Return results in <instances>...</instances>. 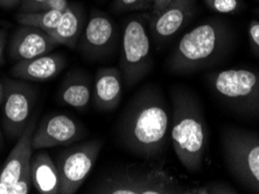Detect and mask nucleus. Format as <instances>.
I'll return each mask as SVG.
<instances>
[{
  "label": "nucleus",
  "mask_w": 259,
  "mask_h": 194,
  "mask_svg": "<svg viewBox=\"0 0 259 194\" xmlns=\"http://www.w3.org/2000/svg\"><path fill=\"white\" fill-rule=\"evenodd\" d=\"M4 129H3V124H0V149H2L4 146V134H3Z\"/></svg>",
  "instance_id": "32"
},
{
  "label": "nucleus",
  "mask_w": 259,
  "mask_h": 194,
  "mask_svg": "<svg viewBox=\"0 0 259 194\" xmlns=\"http://www.w3.org/2000/svg\"><path fill=\"white\" fill-rule=\"evenodd\" d=\"M154 0H113L112 11L116 13L152 11Z\"/></svg>",
  "instance_id": "21"
},
{
  "label": "nucleus",
  "mask_w": 259,
  "mask_h": 194,
  "mask_svg": "<svg viewBox=\"0 0 259 194\" xmlns=\"http://www.w3.org/2000/svg\"><path fill=\"white\" fill-rule=\"evenodd\" d=\"M5 98L3 102V129L11 140H18L27 127L34 104L36 89L29 82L20 79H4Z\"/></svg>",
  "instance_id": "9"
},
{
  "label": "nucleus",
  "mask_w": 259,
  "mask_h": 194,
  "mask_svg": "<svg viewBox=\"0 0 259 194\" xmlns=\"http://www.w3.org/2000/svg\"><path fill=\"white\" fill-rule=\"evenodd\" d=\"M66 66V57L49 52L30 59L15 62L11 69V75L24 82L42 83L58 77Z\"/></svg>",
  "instance_id": "15"
},
{
  "label": "nucleus",
  "mask_w": 259,
  "mask_h": 194,
  "mask_svg": "<svg viewBox=\"0 0 259 194\" xmlns=\"http://www.w3.org/2000/svg\"><path fill=\"white\" fill-rule=\"evenodd\" d=\"M7 47V32L0 29V64L4 62L5 58V51Z\"/></svg>",
  "instance_id": "28"
},
{
  "label": "nucleus",
  "mask_w": 259,
  "mask_h": 194,
  "mask_svg": "<svg viewBox=\"0 0 259 194\" xmlns=\"http://www.w3.org/2000/svg\"><path fill=\"white\" fill-rule=\"evenodd\" d=\"M0 169H2V166H0Z\"/></svg>",
  "instance_id": "34"
},
{
  "label": "nucleus",
  "mask_w": 259,
  "mask_h": 194,
  "mask_svg": "<svg viewBox=\"0 0 259 194\" xmlns=\"http://www.w3.org/2000/svg\"><path fill=\"white\" fill-rule=\"evenodd\" d=\"M247 37L250 48L256 56L259 57V21L251 20L247 26Z\"/></svg>",
  "instance_id": "25"
},
{
  "label": "nucleus",
  "mask_w": 259,
  "mask_h": 194,
  "mask_svg": "<svg viewBox=\"0 0 259 194\" xmlns=\"http://www.w3.org/2000/svg\"><path fill=\"white\" fill-rule=\"evenodd\" d=\"M170 99L169 138L174 153L186 170L199 172L208 150V127L203 107L199 98L185 87H174Z\"/></svg>",
  "instance_id": "2"
},
{
  "label": "nucleus",
  "mask_w": 259,
  "mask_h": 194,
  "mask_svg": "<svg viewBox=\"0 0 259 194\" xmlns=\"http://www.w3.org/2000/svg\"><path fill=\"white\" fill-rule=\"evenodd\" d=\"M172 111L162 91L155 85L140 89L121 113L117 124L118 142L144 159H157L169 139Z\"/></svg>",
  "instance_id": "1"
},
{
  "label": "nucleus",
  "mask_w": 259,
  "mask_h": 194,
  "mask_svg": "<svg viewBox=\"0 0 259 194\" xmlns=\"http://www.w3.org/2000/svg\"><path fill=\"white\" fill-rule=\"evenodd\" d=\"M196 0H173L157 14H151L150 32L152 43L161 49L180 33L194 17Z\"/></svg>",
  "instance_id": "12"
},
{
  "label": "nucleus",
  "mask_w": 259,
  "mask_h": 194,
  "mask_svg": "<svg viewBox=\"0 0 259 194\" xmlns=\"http://www.w3.org/2000/svg\"><path fill=\"white\" fill-rule=\"evenodd\" d=\"M59 45V42L45 30L32 26H21L15 29L11 37L9 54L11 59L19 62L49 54Z\"/></svg>",
  "instance_id": "13"
},
{
  "label": "nucleus",
  "mask_w": 259,
  "mask_h": 194,
  "mask_svg": "<svg viewBox=\"0 0 259 194\" xmlns=\"http://www.w3.org/2000/svg\"><path fill=\"white\" fill-rule=\"evenodd\" d=\"M46 0H22L20 5V12H36L41 4Z\"/></svg>",
  "instance_id": "27"
},
{
  "label": "nucleus",
  "mask_w": 259,
  "mask_h": 194,
  "mask_svg": "<svg viewBox=\"0 0 259 194\" xmlns=\"http://www.w3.org/2000/svg\"><path fill=\"white\" fill-rule=\"evenodd\" d=\"M232 45V32L226 22L208 20L188 30L167 59L170 72L190 75L222 59Z\"/></svg>",
  "instance_id": "3"
},
{
  "label": "nucleus",
  "mask_w": 259,
  "mask_h": 194,
  "mask_svg": "<svg viewBox=\"0 0 259 194\" xmlns=\"http://www.w3.org/2000/svg\"><path fill=\"white\" fill-rule=\"evenodd\" d=\"M124 92V81L117 68H101L93 84V102L97 111L111 112L119 106Z\"/></svg>",
  "instance_id": "16"
},
{
  "label": "nucleus",
  "mask_w": 259,
  "mask_h": 194,
  "mask_svg": "<svg viewBox=\"0 0 259 194\" xmlns=\"http://www.w3.org/2000/svg\"><path fill=\"white\" fill-rule=\"evenodd\" d=\"M173 0H154L153 2V9L151 11V14H157L160 11L165 9L168 4L172 3Z\"/></svg>",
  "instance_id": "30"
},
{
  "label": "nucleus",
  "mask_w": 259,
  "mask_h": 194,
  "mask_svg": "<svg viewBox=\"0 0 259 194\" xmlns=\"http://www.w3.org/2000/svg\"><path fill=\"white\" fill-rule=\"evenodd\" d=\"M116 24L108 14L94 11L79 39L77 48L87 58L96 60L109 56L117 44Z\"/></svg>",
  "instance_id": "11"
},
{
  "label": "nucleus",
  "mask_w": 259,
  "mask_h": 194,
  "mask_svg": "<svg viewBox=\"0 0 259 194\" xmlns=\"http://www.w3.org/2000/svg\"><path fill=\"white\" fill-rule=\"evenodd\" d=\"M93 84L87 72H70L60 86V102L79 112H87L93 102Z\"/></svg>",
  "instance_id": "17"
},
{
  "label": "nucleus",
  "mask_w": 259,
  "mask_h": 194,
  "mask_svg": "<svg viewBox=\"0 0 259 194\" xmlns=\"http://www.w3.org/2000/svg\"><path fill=\"white\" fill-rule=\"evenodd\" d=\"M63 12L60 11H37V12H19L15 20L21 26L42 29L49 33L58 26Z\"/></svg>",
  "instance_id": "20"
},
{
  "label": "nucleus",
  "mask_w": 259,
  "mask_h": 194,
  "mask_svg": "<svg viewBox=\"0 0 259 194\" xmlns=\"http://www.w3.org/2000/svg\"><path fill=\"white\" fill-rule=\"evenodd\" d=\"M36 128V119L30 117L27 127L9 154L5 163L0 169V194L7 186L17 181L26 171L30 170V161L34 154L33 134Z\"/></svg>",
  "instance_id": "14"
},
{
  "label": "nucleus",
  "mask_w": 259,
  "mask_h": 194,
  "mask_svg": "<svg viewBox=\"0 0 259 194\" xmlns=\"http://www.w3.org/2000/svg\"><path fill=\"white\" fill-rule=\"evenodd\" d=\"M192 187L180 184L167 171L154 169H127L112 172L90 189L100 194H190Z\"/></svg>",
  "instance_id": "6"
},
{
  "label": "nucleus",
  "mask_w": 259,
  "mask_h": 194,
  "mask_svg": "<svg viewBox=\"0 0 259 194\" xmlns=\"http://www.w3.org/2000/svg\"><path fill=\"white\" fill-rule=\"evenodd\" d=\"M88 15L81 4H70L56 27L48 34L69 49H76L87 25Z\"/></svg>",
  "instance_id": "18"
},
{
  "label": "nucleus",
  "mask_w": 259,
  "mask_h": 194,
  "mask_svg": "<svg viewBox=\"0 0 259 194\" xmlns=\"http://www.w3.org/2000/svg\"><path fill=\"white\" fill-rule=\"evenodd\" d=\"M22 0H0V9L10 11L20 7Z\"/></svg>",
  "instance_id": "29"
},
{
  "label": "nucleus",
  "mask_w": 259,
  "mask_h": 194,
  "mask_svg": "<svg viewBox=\"0 0 259 194\" xmlns=\"http://www.w3.org/2000/svg\"><path fill=\"white\" fill-rule=\"evenodd\" d=\"M102 148L101 140H89L70 144L60 154L55 162L60 174V194L78 191L96 164Z\"/></svg>",
  "instance_id": "8"
},
{
  "label": "nucleus",
  "mask_w": 259,
  "mask_h": 194,
  "mask_svg": "<svg viewBox=\"0 0 259 194\" xmlns=\"http://www.w3.org/2000/svg\"><path fill=\"white\" fill-rule=\"evenodd\" d=\"M4 98H5V85H4V82L0 79V107L3 106Z\"/></svg>",
  "instance_id": "31"
},
{
  "label": "nucleus",
  "mask_w": 259,
  "mask_h": 194,
  "mask_svg": "<svg viewBox=\"0 0 259 194\" xmlns=\"http://www.w3.org/2000/svg\"><path fill=\"white\" fill-rule=\"evenodd\" d=\"M32 186V173H30V170H28L17 181L7 186L3 191V194H28Z\"/></svg>",
  "instance_id": "24"
},
{
  "label": "nucleus",
  "mask_w": 259,
  "mask_h": 194,
  "mask_svg": "<svg viewBox=\"0 0 259 194\" xmlns=\"http://www.w3.org/2000/svg\"><path fill=\"white\" fill-rule=\"evenodd\" d=\"M221 150L231 177L243 187L259 193V134L237 127L221 133Z\"/></svg>",
  "instance_id": "5"
},
{
  "label": "nucleus",
  "mask_w": 259,
  "mask_h": 194,
  "mask_svg": "<svg viewBox=\"0 0 259 194\" xmlns=\"http://www.w3.org/2000/svg\"><path fill=\"white\" fill-rule=\"evenodd\" d=\"M256 12H257V13H258V14H259V9H258V10H257V11H256Z\"/></svg>",
  "instance_id": "33"
},
{
  "label": "nucleus",
  "mask_w": 259,
  "mask_h": 194,
  "mask_svg": "<svg viewBox=\"0 0 259 194\" xmlns=\"http://www.w3.org/2000/svg\"><path fill=\"white\" fill-rule=\"evenodd\" d=\"M30 173L34 188L40 194H60L58 165L45 149L36 150L33 154Z\"/></svg>",
  "instance_id": "19"
},
{
  "label": "nucleus",
  "mask_w": 259,
  "mask_h": 194,
  "mask_svg": "<svg viewBox=\"0 0 259 194\" xmlns=\"http://www.w3.org/2000/svg\"><path fill=\"white\" fill-rule=\"evenodd\" d=\"M144 15L128 18L121 32L119 70L126 89L142 82L153 67L150 22Z\"/></svg>",
  "instance_id": "7"
},
{
  "label": "nucleus",
  "mask_w": 259,
  "mask_h": 194,
  "mask_svg": "<svg viewBox=\"0 0 259 194\" xmlns=\"http://www.w3.org/2000/svg\"><path fill=\"white\" fill-rule=\"evenodd\" d=\"M208 9L221 14L235 13L242 7V0H204Z\"/></svg>",
  "instance_id": "23"
},
{
  "label": "nucleus",
  "mask_w": 259,
  "mask_h": 194,
  "mask_svg": "<svg viewBox=\"0 0 259 194\" xmlns=\"http://www.w3.org/2000/svg\"><path fill=\"white\" fill-rule=\"evenodd\" d=\"M205 81L224 106L242 116L259 117V71L246 68L209 72Z\"/></svg>",
  "instance_id": "4"
},
{
  "label": "nucleus",
  "mask_w": 259,
  "mask_h": 194,
  "mask_svg": "<svg viewBox=\"0 0 259 194\" xmlns=\"http://www.w3.org/2000/svg\"><path fill=\"white\" fill-rule=\"evenodd\" d=\"M69 5V0H46L39 6L37 11H60V12H64Z\"/></svg>",
  "instance_id": "26"
},
{
  "label": "nucleus",
  "mask_w": 259,
  "mask_h": 194,
  "mask_svg": "<svg viewBox=\"0 0 259 194\" xmlns=\"http://www.w3.org/2000/svg\"><path fill=\"white\" fill-rule=\"evenodd\" d=\"M88 135L87 128L67 114H51L36 125L33 134L34 151L77 143Z\"/></svg>",
  "instance_id": "10"
},
{
  "label": "nucleus",
  "mask_w": 259,
  "mask_h": 194,
  "mask_svg": "<svg viewBox=\"0 0 259 194\" xmlns=\"http://www.w3.org/2000/svg\"><path fill=\"white\" fill-rule=\"evenodd\" d=\"M190 194H237V191L227 182H210V184L192 187Z\"/></svg>",
  "instance_id": "22"
}]
</instances>
